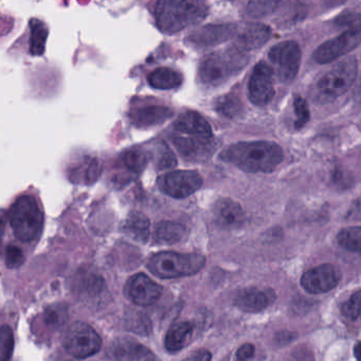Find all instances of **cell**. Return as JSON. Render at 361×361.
<instances>
[{"label": "cell", "mask_w": 361, "mask_h": 361, "mask_svg": "<svg viewBox=\"0 0 361 361\" xmlns=\"http://www.w3.org/2000/svg\"><path fill=\"white\" fill-rule=\"evenodd\" d=\"M245 172H271L283 160V149L269 141H250L230 145L219 156Z\"/></svg>", "instance_id": "obj_1"}, {"label": "cell", "mask_w": 361, "mask_h": 361, "mask_svg": "<svg viewBox=\"0 0 361 361\" xmlns=\"http://www.w3.org/2000/svg\"><path fill=\"white\" fill-rule=\"evenodd\" d=\"M208 7L202 1L164 0L156 4L155 20L160 31L175 35L206 18Z\"/></svg>", "instance_id": "obj_2"}, {"label": "cell", "mask_w": 361, "mask_h": 361, "mask_svg": "<svg viewBox=\"0 0 361 361\" xmlns=\"http://www.w3.org/2000/svg\"><path fill=\"white\" fill-rule=\"evenodd\" d=\"M247 64V51L235 45L207 56L200 63L198 78L204 85L214 87L235 77Z\"/></svg>", "instance_id": "obj_3"}, {"label": "cell", "mask_w": 361, "mask_h": 361, "mask_svg": "<svg viewBox=\"0 0 361 361\" xmlns=\"http://www.w3.org/2000/svg\"><path fill=\"white\" fill-rule=\"evenodd\" d=\"M357 61L355 56L344 59L320 75L310 88L312 100L319 104L335 101L345 94L357 77Z\"/></svg>", "instance_id": "obj_4"}, {"label": "cell", "mask_w": 361, "mask_h": 361, "mask_svg": "<svg viewBox=\"0 0 361 361\" xmlns=\"http://www.w3.org/2000/svg\"><path fill=\"white\" fill-rule=\"evenodd\" d=\"M9 219L14 234L22 242H33L41 235L43 212L33 196H20L10 208Z\"/></svg>", "instance_id": "obj_5"}, {"label": "cell", "mask_w": 361, "mask_h": 361, "mask_svg": "<svg viewBox=\"0 0 361 361\" xmlns=\"http://www.w3.org/2000/svg\"><path fill=\"white\" fill-rule=\"evenodd\" d=\"M206 265V257L198 253H156L147 262V268L158 278L175 279L193 276Z\"/></svg>", "instance_id": "obj_6"}, {"label": "cell", "mask_w": 361, "mask_h": 361, "mask_svg": "<svg viewBox=\"0 0 361 361\" xmlns=\"http://www.w3.org/2000/svg\"><path fill=\"white\" fill-rule=\"evenodd\" d=\"M63 345L71 356L87 358L100 350L102 339L87 323L75 322L65 333Z\"/></svg>", "instance_id": "obj_7"}, {"label": "cell", "mask_w": 361, "mask_h": 361, "mask_svg": "<svg viewBox=\"0 0 361 361\" xmlns=\"http://www.w3.org/2000/svg\"><path fill=\"white\" fill-rule=\"evenodd\" d=\"M301 49L295 42L279 43L270 49L268 58L274 66L279 79L289 83L297 77L301 65Z\"/></svg>", "instance_id": "obj_8"}, {"label": "cell", "mask_w": 361, "mask_h": 361, "mask_svg": "<svg viewBox=\"0 0 361 361\" xmlns=\"http://www.w3.org/2000/svg\"><path fill=\"white\" fill-rule=\"evenodd\" d=\"M360 44L361 29H350L319 46L312 56L319 64H329L350 54Z\"/></svg>", "instance_id": "obj_9"}, {"label": "cell", "mask_w": 361, "mask_h": 361, "mask_svg": "<svg viewBox=\"0 0 361 361\" xmlns=\"http://www.w3.org/2000/svg\"><path fill=\"white\" fill-rule=\"evenodd\" d=\"M202 185V178L194 171H173L158 179L160 191L174 198H185L195 193Z\"/></svg>", "instance_id": "obj_10"}, {"label": "cell", "mask_w": 361, "mask_h": 361, "mask_svg": "<svg viewBox=\"0 0 361 361\" xmlns=\"http://www.w3.org/2000/svg\"><path fill=\"white\" fill-rule=\"evenodd\" d=\"M274 69L259 62L255 65L248 84V96L257 106H265L274 97Z\"/></svg>", "instance_id": "obj_11"}, {"label": "cell", "mask_w": 361, "mask_h": 361, "mask_svg": "<svg viewBox=\"0 0 361 361\" xmlns=\"http://www.w3.org/2000/svg\"><path fill=\"white\" fill-rule=\"evenodd\" d=\"M124 293L136 305L149 306L161 297L162 287L145 274H138L126 282Z\"/></svg>", "instance_id": "obj_12"}, {"label": "cell", "mask_w": 361, "mask_h": 361, "mask_svg": "<svg viewBox=\"0 0 361 361\" xmlns=\"http://www.w3.org/2000/svg\"><path fill=\"white\" fill-rule=\"evenodd\" d=\"M339 281V270L331 264H324L305 272L301 285L308 293H323L335 288Z\"/></svg>", "instance_id": "obj_13"}, {"label": "cell", "mask_w": 361, "mask_h": 361, "mask_svg": "<svg viewBox=\"0 0 361 361\" xmlns=\"http://www.w3.org/2000/svg\"><path fill=\"white\" fill-rule=\"evenodd\" d=\"M173 126L178 134L183 136L212 141L213 132L210 124L196 111H187L181 114Z\"/></svg>", "instance_id": "obj_14"}, {"label": "cell", "mask_w": 361, "mask_h": 361, "mask_svg": "<svg viewBox=\"0 0 361 361\" xmlns=\"http://www.w3.org/2000/svg\"><path fill=\"white\" fill-rule=\"evenodd\" d=\"M274 300H276V295L271 289L250 287V288L242 289L236 293L234 304L236 307L245 312H257L271 305Z\"/></svg>", "instance_id": "obj_15"}, {"label": "cell", "mask_w": 361, "mask_h": 361, "mask_svg": "<svg viewBox=\"0 0 361 361\" xmlns=\"http://www.w3.org/2000/svg\"><path fill=\"white\" fill-rule=\"evenodd\" d=\"M149 348L130 337L117 338L106 348L107 358L114 361H138Z\"/></svg>", "instance_id": "obj_16"}, {"label": "cell", "mask_w": 361, "mask_h": 361, "mask_svg": "<svg viewBox=\"0 0 361 361\" xmlns=\"http://www.w3.org/2000/svg\"><path fill=\"white\" fill-rule=\"evenodd\" d=\"M213 213L217 225L225 229H236L245 221V213L242 207L230 198L219 200L215 204Z\"/></svg>", "instance_id": "obj_17"}, {"label": "cell", "mask_w": 361, "mask_h": 361, "mask_svg": "<svg viewBox=\"0 0 361 361\" xmlns=\"http://www.w3.org/2000/svg\"><path fill=\"white\" fill-rule=\"evenodd\" d=\"M238 27L234 25H215L204 27L196 31L190 37V42L200 47H209L228 41L238 35Z\"/></svg>", "instance_id": "obj_18"}, {"label": "cell", "mask_w": 361, "mask_h": 361, "mask_svg": "<svg viewBox=\"0 0 361 361\" xmlns=\"http://www.w3.org/2000/svg\"><path fill=\"white\" fill-rule=\"evenodd\" d=\"M271 37L269 27L263 24H247L238 28L236 46L245 51L257 49L265 45Z\"/></svg>", "instance_id": "obj_19"}, {"label": "cell", "mask_w": 361, "mask_h": 361, "mask_svg": "<svg viewBox=\"0 0 361 361\" xmlns=\"http://www.w3.org/2000/svg\"><path fill=\"white\" fill-rule=\"evenodd\" d=\"M173 116L172 109L161 105H149L137 109L130 115L133 123L137 128H151L159 126Z\"/></svg>", "instance_id": "obj_20"}, {"label": "cell", "mask_w": 361, "mask_h": 361, "mask_svg": "<svg viewBox=\"0 0 361 361\" xmlns=\"http://www.w3.org/2000/svg\"><path fill=\"white\" fill-rule=\"evenodd\" d=\"M194 329H195V325L190 321H183L173 325L169 329L164 340L166 350L171 353L183 350L191 341Z\"/></svg>", "instance_id": "obj_21"}, {"label": "cell", "mask_w": 361, "mask_h": 361, "mask_svg": "<svg viewBox=\"0 0 361 361\" xmlns=\"http://www.w3.org/2000/svg\"><path fill=\"white\" fill-rule=\"evenodd\" d=\"M188 230L175 221H161L156 226L154 238L158 244L174 245L187 238Z\"/></svg>", "instance_id": "obj_22"}, {"label": "cell", "mask_w": 361, "mask_h": 361, "mask_svg": "<svg viewBox=\"0 0 361 361\" xmlns=\"http://www.w3.org/2000/svg\"><path fill=\"white\" fill-rule=\"evenodd\" d=\"M147 82L155 90H169L179 87L183 78L180 73L168 67L155 69L147 75Z\"/></svg>", "instance_id": "obj_23"}, {"label": "cell", "mask_w": 361, "mask_h": 361, "mask_svg": "<svg viewBox=\"0 0 361 361\" xmlns=\"http://www.w3.org/2000/svg\"><path fill=\"white\" fill-rule=\"evenodd\" d=\"M75 287L82 297L94 299L99 297L104 289V281L100 274L92 270L85 269L82 274H78Z\"/></svg>", "instance_id": "obj_24"}, {"label": "cell", "mask_w": 361, "mask_h": 361, "mask_svg": "<svg viewBox=\"0 0 361 361\" xmlns=\"http://www.w3.org/2000/svg\"><path fill=\"white\" fill-rule=\"evenodd\" d=\"M124 230L138 242L145 243L149 236V221L140 212H132L126 219Z\"/></svg>", "instance_id": "obj_25"}, {"label": "cell", "mask_w": 361, "mask_h": 361, "mask_svg": "<svg viewBox=\"0 0 361 361\" xmlns=\"http://www.w3.org/2000/svg\"><path fill=\"white\" fill-rule=\"evenodd\" d=\"M173 141H174L175 147L180 152L181 155L188 158V159H197V158H200L202 153L207 152V147L211 143V141L187 136H177Z\"/></svg>", "instance_id": "obj_26"}, {"label": "cell", "mask_w": 361, "mask_h": 361, "mask_svg": "<svg viewBox=\"0 0 361 361\" xmlns=\"http://www.w3.org/2000/svg\"><path fill=\"white\" fill-rule=\"evenodd\" d=\"M149 160V154L140 147L128 149L120 157L122 166L134 174L142 172L147 168Z\"/></svg>", "instance_id": "obj_27"}, {"label": "cell", "mask_w": 361, "mask_h": 361, "mask_svg": "<svg viewBox=\"0 0 361 361\" xmlns=\"http://www.w3.org/2000/svg\"><path fill=\"white\" fill-rule=\"evenodd\" d=\"M101 172H102V166L99 160H97L96 158L86 157L85 160L75 168V170L73 171L75 175L71 177H75L78 183H79V179H82L86 185H92L98 180Z\"/></svg>", "instance_id": "obj_28"}, {"label": "cell", "mask_w": 361, "mask_h": 361, "mask_svg": "<svg viewBox=\"0 0 361 361\" xmlns=\"http://www.w3.org/2000/svg\"><path fill=\"white\" fill-rule=\"evenodd\" d=\"M30 52L32 56H42L45 51L48 29L43 22L37 18L30 20Z\"/></svg>", "instance_id": "obj_29"}, {"label": "cell", "mask_w": 361, "mask_h": 361, "mask_svg": "<svg viewBox=\"0 0 361 361\" xmlns=\"http://www.w3.org/2000/svg\"><path fill=\"white\" fill-rule=\"evenodd\" d=\"M338 243L342 248L361 255V227H350L338 234Z\"/></svg>", "instance_id": "obj_30"}, {"label": "cell", "mask_w": 361, "mask_h": 361, "mask_svg": "<svg viewBox=\"0 0 361 361\" xmlns=\"http://www.w3.org/2000/svg\"><path fill=\"white\" fill-rule=\"evenodd\" d=\"M215 109L225 117L235 118L236 116L240 115L243 107L242 102L238 97L233 96V94H227L216 101Z\"/></svg>", "instance_id": "obj_31"}, {"label": "cell", "mask_w": 361, "mask_h": 361, "mask_svg": "<svg viewBox=\"0 0 361 361\" xmlns=\"http://www.w3.org/2000/svg\"><path fill=\"white\" fill-rule=\"evenodd\" d=\"M67 320V310L62 304L49 306L44 314L46 325L51 329H58Z\"/></svg>", "instance_id": "obj_32"}, {"label": "cell", "mask_w": 361, "mask_h": 361, "mask_svg": "<svg viewBox=\"0 0 361 361\" xmlns=\"http://www.w3.org/2000/svg\"><path fill=\"white\" fill-rule=\"evenodd\" d=\"M14 348V334L9 325L1 327V361L11 360Z\"/></svg>", "instance_id": "obj_33"}, {"label": "cell", "mask_w": 361, "mask_h": 361, "mask_svg": "<svg viewBox=\"0 0 361 361\" xmlns=\"http://www.w3.org/2000/svg\"><path fill=\"white\" fill-rule=\"evenodd\" d=\"M293 109H295V128L300 130L303 128L308 121H310V109H308L307 103L304 100L302 97L295 96V100H293Z\"/></svg>", "instance_id": "obj_34"}, {"label": "cell", "mask_w": 361, "mask_h": 361, "mask_svg": "<svg viewBox=\"0 0 361 361\" xmlns=\"http://www.w3.org/2000/svg\"><path fill=\"white\" fill-rule=\"evenodd\" d=\"M278 7V3L274 1H255L248 4L247 13L253 18H262V16H269Z\"/></svg>", "instance_id": "obj_35"}, {"label": "cell", "mask_w": 361, "mask_h": 361, "mask_svg": "<svg viewBox=\"0 0 361 361\" xmlns=\"http://www.w3.org/2000/svg\"><path fill=\"white\" fill-rule=\"evenodd\" d=\"M335 24L344 31L350 29H361V16L356 12H344L341 16H338Z\"/></svg>", "instance_id": "obj_36"}, {"label": "cell", "mask_w": 361, "mask_h": 361, "mask_svg": "<svg viewBox=\"0 0 361 361\" xmlns=\"http://www.w3.org/2000/svg\"><path fill=\"white\" fill-rule=\"evenodd\" d=\"M341 310L342 314L348 318L353 320L358 318L361 314V291L354 293L350 300L342 305Z\"/></svg>", "instance_id": "obj_37"}, {"label": "cell", "mask_w": 361, "mask_h": 361, "mask_svg": "<svg viewBox=\"0 0 361 361\" xmlns=\"http://www.w3.org/2000/svg\"><path fill=\"white\" fill-rule=\"evenodd\" d=\"M6 266L8 268H18L25 262V255L18 247L9 245L5 251Z\"/></svg>", "instance_id": "obj_38"}, {"label": "cell", "mask_w": 361, "mask_h": 361, "mask_svg": "<svg viewBox=\"0 0 361 361\" xmlns=\"http://www.w3.org/2000/svg\"><path fill=\"white\" fill-rule=\"evenodd\" d=\"M130 329L133 331L140 334H149L151 331V323L145 314H136V316L130 317Z\"/></svg>", "instance_id": "obj_39"}, {"label": "cell", "mask_w": 361, "mask_h": 361, "mask_svg": "<svg viewBox=\"0 0 361 361\" xmlns=\"http://www.w3.org/2000/svg\"><path fill=\"white\" fill-rule=\"evenodd\" d=\"M176 164V157H175L174 154L170 149L166 147V149L160 152L157 161L158 168L161 169V170H166V169L174 168Z\"/></svg>", "instance_id": "obj_40"}, {"label": "cell", "mask_w": 361, "mask_h": 361, "mask_svg": "<svg viewBox=\"0 0 361 361\" xmlns=\"http://www.w3.org/2000/svg\"><path fill=\"white\" fill-rule=\"evenodd\" d=\"M255 352V346L252 344H244L238 348V353H236V361L249 360V359L252 358Z\"/></svg>", "instance_id": "obj_41"}, {"label": "cell", "mask_w": 361, "mask_h": 361, "mask_svg": "<svg viewBox=\"0 0 361 361\" xmlns=\"http://www.w3.org/2000/svg\"><path fill=\"white\" fill-rule=\"evenodd\" d=\"M211 353L207 350H198L183 359V361H211Z\"/></svg>", "instance_id": "obj_42"}, {"label": "cell", "mask_w": 361, "mask_h": 361, "mask_svg": "<svg viewBox=\"0 0 361 361\" xmlns=\"http://www.w3.org/2000/svg\"><path fill=\"white\" fill-rule=\"evenodd\" d=\"M348 217V219L361 221V198H358V200L353 204V206L350 207Z\"/></svg>", "instance_id": "obj_43"}, {"label": "cell", "mask_w": 361, "mask_h": 361, "mask_svg": "<svg viewBox=\"0 0 361 361\" xmlns=\"http://www.w3.org/2000/svg\"><path fill=\"white\" fill-rule=\"evenodd\" d=\"M138 361H159V359L149 350V353L145 355L142 358L139 359Z\"/></svg>", "instance_id": "obj_44"}, {"label": "cell", "mask_w": 361, "mask_h": 361, "mask_svg": "<svg viewBox=\"0 0 361 361\" xmlns=\"http://www.w3.org/2000/svg\"><path fill=\"white\" fill-rule=\"evenodd\" d=\"M354 354L355 357L357 358V360L361 361V341L358 342V343L355 345Z\"/></svg>", "instance_id": "obj_45"}, {"label": "cell", "mask_w": 361, "mask_h": 361, "mask_svg": "<svg viewBox=\"0 0 361 361\" xmlns=\"http://www.w3.org/2000/svg\"><path fill=\"white\" fill-rule=\"evenodd\" d=\"M357 98H358L359 102L361 103V80L360 85H359L358 90H357Z\"/></svg>", "instance_id": "obj_46"}]
</instances>
